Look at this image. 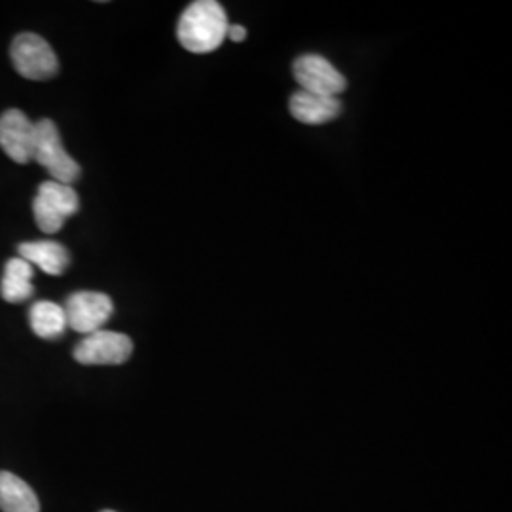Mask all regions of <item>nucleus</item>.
I'll use <instances>...</instances> for the list:
<instances>
[{
	"label": "nucleus",
	"mask_w": 512,
	"mask_h": 512,
	"mask_svg": "<svg viewBox=\"0 0 512 512\" xmlns=\"http://www.w3.org/2000/svg\"><path fill=\"white\" fill-rule=\"evenodd\" d=\"M230 21L215 0L192 2L177 25V38L190 54H211L228 37Z\"/></svg>",
	"instance_id": "1"
},
{
	"label": "nucleus",
	"mask_w": 512,
	"mask_h": 512,
	"mask_svg": "<svg viewBox=\"0 0 512 512\" xmlns=\"http://www.w3.org/2000/svg\"><path fill=\"white\" fill-rule=\"evenodd\" d=\"M33 162L42 165L52 175L55 183L73 184L80 179L82 173L80 165L63 147L57 126L48 118L35 122Z\"/></svg>",
	"instance_id": "2"
},
{
	"label": "nucleus",
	"mask_w": 512,
	"mask_h": 512,
	"mask_svg": "<svg viewBox=\"0 0 512 512\" xmlns=\"http://www.w3.org/2000/svg\"><path fill=\"white\" fill-rule=\"evenodd\" d=\"M80 198L71 184L46 181L40 184L33 202V213L40 232L57 234L65 222L78 213Z\"/></svg>",
	"instance_id": "3"
},
{
	"label": "nucleus",
	"mask_w": 512,
	"mask_h": 512,
	"mask_svg": "<svg viewBox=\"0 0 512 512\" xmlns=\"http://www.w3.org/2000/svg\"><path fill=\"white\" fill-rule=\"evenodd\" d=\"M10 57L16 71L27 80H50L59 71L54 48L35 33H21L14 38Z\"/></svg>",
	"instance_id": "4"
},
{
	"label": "nucleus",
	"mask_w": 512,
	"mask_h": 512,
	"mask_svg": "<svg viewBox=\"0 0 512 512\" xmlns=\"http://www.w3.org/2000/svg\"><path fill=\"white\" fill-rule=\"evenodd\" d=\"M133 353L131 338L114 330H97L84 336L76 348L74 359L80 365H124Z\"/></svg>",
	"instance_id": "5"
},
{
	"label": "nucleus",
	"mask_w": 512,
	"mask_h": 512,
	"mask_svg": "<svg viewBox=\"0 0 512 512\" xmlns=\"http://www.w3.org/2000/svg\"><path fill=\"white\" fill-rule=\"evenodd\" d=\"M63 311L67 319V329L88 336L107 325L112 317L114 304L107 294L80 291L67 298Z\"/></svg>",
	"instance_id": "6"
},
{
	"label": "nucleus",
	"mask_w": 512,
	"mask_h": 512,
	"mask_svg": "<svg viewBox=\"0 0 512 512\" xmlns=\"http://www.w3.org/2000/svg\"><path fill=\"white\" fill-rule=\"evenodd\" d=\"M293 73L304 92L338 97L348 88L346 76L340 73L323 55H300L294 61Z\"/></svg>",
	"instance_id": "7"
},
{
	"label": "nucleus",
	"mask_w": 512,
	"mask_h": 512,
	"mask_svg": "<svg viewBox=\"0 0 512 512\" xmlns=\"http://www.w3.org/2000/svg\"><path fill=\"white\" fill-rule=\"evenodd\" d=\"M35 143V122L27 118L21 110H6L0 116V148L16 164L33 162Z\"/></svg>",
	"instance_id": "8"
},
{
	"label": "nucleus",
	"mask_w": 512,
	"mask_h": 512,
	"mask_svg": "<svg viewBox=\"0 0 512 512\" xmlns=\"http://www.w3.org/2000/svg\"><path fill=\"white\" fill-rule=\"evenodd\" d=\"M289 110L298 122L306 126H323L340 116L342 103L338 97L298 90L289 101Z\"/></svg>",
	"instance_id": "9"
},
{
	"label": "nucleus",
	"mask_w": 512,
	"mask_h": 512,
	"mask_svg": "<svg viewBox=\"0 0 512 512\" xmlns=\"http://www.w3.org/2000/svg\"><path fill=\"white\" fill-rule=\"evenodd\" d=\"M19 258L27 260L31 266H38L44 274L63 275L71 264L67 247L52 239L25 241L18 247Z\"/></svg>",
	"instance_id": "10"
},
{
	"label": "nucleus",
	"mask_w": 512,
	"mask_h": 512,
	"mask_svg": "<svg viewBox=\"0 0 512 512\" xmlns=\"http://www.w3.org/2000/svg\"><path fill=\"white\" fill-rule=\"evenodd\" d=\"M33 266L23 260V258H10L4 266V274H2V281H0V294L6 302L10 304H19L29 300L35 287H33Z\"/></svg>",
	"instance_id": "11"
},
{
	"label": "nucleus",
	"mask_w": 512,
	"mask_h": 512,
	"mask_svg": "<svg viewBox=\"0 0 512 512\" xmlns=\"http://www.w3.org/2000/svg\"><path fill=\"white\" fill-rule=\"evenodd\" d=\"M0 511L40 512L37 495L19 476L0 471Z\"/></svg>",
	"instance_id": "12"
},
{
	"label": "nucleus",
	"mask_w": 512,
	"mask_h": 512,
	"mask_svg": "<svg viewBox=\"0 0 512 512\" xmlns=\"http://www.w3.org/2000/svg\"><path fill=\"white\" fill-rule=\"evenodd\" d=\"M31 329L42 340H57L67 330L65 311L50 300H38L29 310Z\"/></svg>",
	"instance_id": "13"
},
{
	"label": "nucleus",
	"mask_w": 512,
	"mask_h": 512,
	"mask_svg": "<svg viewBox=\"0 0 512 512\" xmlns=\"http://www.w3.org/2000/svg\"><path fill=\"white\" fill-rule=\"evenodd\" d=\"M230 40H234V42H243L245 38H247V29L243 27V25H232L230 23V27H228V37Z\"/></svg>",
	"instance_id": "14"
},
{
	"label": "nucleus",
	"mask_w": 512,
	"mask_h": 512,
	"mask_svg": "<svg viewBox=\"0 0 512 512\" xmlns=\"http://www.w3.org/2000/svg\"><path fill=\"white\" fill-rule=\"evenodd\" d=\"M101 512H116V511H101Z\"/></svg>",
	"instance_id": "15"
}]
</instances>
